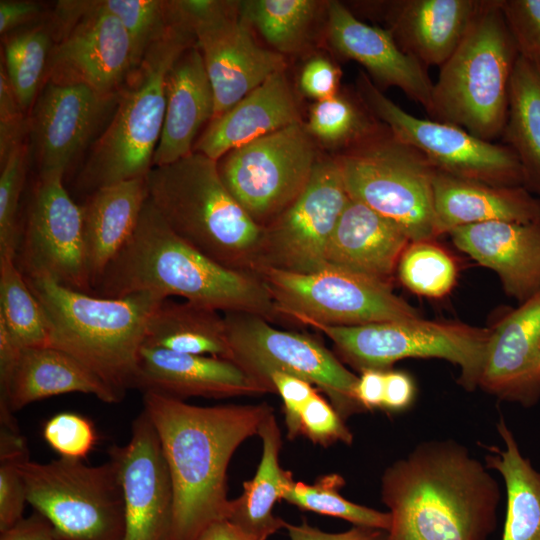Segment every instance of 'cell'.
Wrapping results in <instances>:
<instances>
[{
    "label": "cell",
    "instance_id": "6da1fadb",
    "mask_svg": "<svg viewBox=\"0 0 540 540\" xmlns=\"http://www.w3.org/2000/svg\"><path fill=\"white\" fill-rule=\"evenodd\" d=\"M143 406L159 437L172 483L167 540H197L211 524L227 520L231 457L242 442L258 434L273 409L266 403L196 406L150 391L143 393Z\"/></svg>",
    "mask_w": 540,
    "mask_h": 540
},
{
    "label": "cell",
    "instance_id": "7a4b0ae2",
    "mask_svg": "<svg viewBox=\"0 0 540 540\" xmlns=\"http://www.w3.org/2000/svg\"><path fill=\"white\" fill-rule=\"evenodd\" d=\"M498 482L454 440L420 443L387 467L386 540H487L497 526Z\"/></svg>",
    "mask_w": 540,
    "mask_h": 540
},
{
    "label": "cell",
    "instance_id": "3957f363",
    "mask_svg": "<svg viewBox=\"0 0 540 540\" xmlns=\"http://www.w3.org/2000/svg\"><path fill=\"white\" fill-rule=\"evenodd\" d=\"M137 293L177 296L224 313L282 320L256 274L227 268L192 247L171 230L148 198L133 234L92 294L122 298Z\"/></svg>",
    "mask_w": 540,
    "mask_h": 540
},
{
    "label": "cell",
    "instance_id": "277c9868",
    "mask_svg": "<svg viewBox=\"0 0 540 540\" xmlns=\"http://www.w3.org/2000/svg\"><path fill=\"white\" fill-rule=\"evenodd\" d=\"M145 179L148 200L175 234L227 268L256 274L263 228L227 190L217 161L193 151Z\"/></svg>",
    "mask_w": 540,
    "mask_h": 540
},
{
    "label": "cell",
    "instance_id": "5b68a950",
    "mask_svg": "<svg viewBox=\"0 0 540 540\" xmlns=\"http://www.w3.org/2000/svg\"><path fill=\"white\" fill-rule=\"evenodd\" d=\"M26 280L46 315L49 346L77 359L123 396L135 388L147 322L167 298L152 293L105 298L45 278Z\"/></svg>",
    "mask_w": 540,
    "mask_h": 540
},
{
    "label": "cell",
    "instance_id": "8992f818",
    "mask_svg": "<svg viewBox=\"0 0 540 540\" xmlns=\"http://www.w3.org/2000/svg\"><path fill=\"white\" fill-rule=\"evenodd\" d=\"M193 45L192 33L170 23L165 34L149 47L121 88L109 125L93 144L77 179L79 189L92 193L147 175L164 124L167 73Z\"/></svg>",
    "mask_w": 540,
    "mask_h": 540
},
{
    "label": "cell",
    "instance_id": "52a82bcc",
    "mask_svg": "<svg viewBox=\"0 0 540 540\" xmlns=\"http://www.w3.org/2000/svg\"><path fill=\"white\" fill-rule=\"evenodd\" d=\"M518 57L500 0L483 1L462 41L440 66L430 115L492 142L506 125Z\"/></svg>",
    "mask_w": 540,
    "mask_h": 540
},
{
    "label": "cell",
    "instance_id": "ba28073f",
    "mask_svg": "<svg viewBox=\"0 0 540 540\" xmlns=\"http://www.w3.org/2000/svg\"><path fill=\"white\" fill-rule=\"evenodd\" d=\"M336 159L351 198L397 224L411 242L438 236L433 203L437 169L387 126Z\"/></svg>",
    "mask_w": 540,
    "mask_h": 540
},
{
    "label": "cell",
    "instance_id": "9c48e42d",
    "mask_svg": "<svg viewBox=\"0 0 540 540\" xmlns=\"http://www.w3.org/2000/svg\"><path fill=\"white\" fill-rule=\"evenodd\" d=\"M27 502L52 525L58 540H123L125 510L116 464L90 466L58 458L19 462Z\"/></svg>",
    "mask_w": 540,
    "mask_h": 540
},
{
    "label": "cell",
    "instance_id": "30bf717a",
    "mask_svg": "<svg viewBox=\"0 0 540 540\" xmlns=\"http://www.w3.org/2000/svg\"><path fill=\"white\" fill-rule=\"evenodd\" d=\"M304 325L326 335L340 357L360 372L384 371L406 358H440L459 367V383L468 391L479 386L491 337L488 329L422 318L354 326Z\"/></svg>",
    "mask_w": 540,
    "mask_h": 540
},
{
    "label": "cell",
    "instance_id": "8fae6325",
    "mask_svg": "<svg viewBox=\"0 0 540 540\" xmlns=\"http://www.w3.org/2000/svg\"><path fill=\"white\" fill-rule=\"evenodd\" d=\"M224 318L230 361L267 393H276L271 376L281 372L316 385L343 420L365 411L356 397L359 377L316 339L277 329L254 314L227 312Z\"/></svg>",
    "mask_w": 540,
    "mask_h": 540
},
{
    "label": "cell",
    "instance_id": "7c38bea8",
    "mask_svg": "<svg viewBox=\"0 0 540 540\" xmlns=\"http://www.w3.org/2000/svg\"><path fill=\"white\" fill-rule=\"evenodd\" d=\"M256 275L281 319L302 325L354 326L421 318L391 284L343 268L328 265L303 274L263 266Z\"/></svg>",
    "mask_w": 540,
    "mask_h": 540
},
{
    "label": "cell",
    "instance_id": "4fadbf2b",
    "mask_svg": "<svg viewBox=\"0 0 540 540\" xmlns=\"http://www.w3.org/2000/svg\"><path fill=\"white\" fill-rule=\"evenodd\" d=\"M318 159L315 141L299 121L234 148L217 162L227 190L263 228L304 191Z\"/></svg>",
    "mask_w": 540,
    "mask_h": 540
},
{
    "label": "cell",
    "instance_id": "5bb4252c",
    "mask_svg": "<svg viewBox=\"0 0 540 540\" xmlns=\"http://www.w3.org/2000/svg\"><path fill=\"white\" fill-rule=\"evenodd\" d=\"M357 92L374 117L397 139L420 151L437 170L491 185L523 186L521 163L509 146L482 140L453 124L409 114L362 71L357 78Z\"/></svg>",
    "mask_w": 540,
    "mask_h": 540
},
{
    "label": "cell",
    "instance_id": "9a60e30c",
    "mask_svg": "<svg viewBox=\"0 0 540 540\" xmlns=\"http://www.w3.org/2000/svg\"><path fill=\"white\" fill-rule=\"evenodd\" d=\"M53 20L58 36L46 80L118 96L134 70L131 40L120 20L96 1H59Z\"/></svg>",
    "mask_w": 540,
    "mask_h": 540
},
{
    "label": "cell",
    "instance_id": "2e32d148",
    "mask_svg": "<svg viewBox=\"0 0 540 540\" xmlns=\"http://www.w3.org/2000/svg\"><path fill=\"white\" fill-rule=\"evenodd\" d=\"M349 198L336 157L319 158L304 191L263 227L259 268L306 274L327 267V247Z\"/></svg>",
    "mask_w": 540,
    "mask_h": 540
},
{
    "label": "cell",
    "instance_id": "e0dca14e",
    "mask_svg": "<svg viewBox=\"0 0 540 540\" xmlns=\"http://www.w3.org/2000/svg\"><path fill=\"white\" fill-rule=\"evenodd\" d=\"M15 260L26 278H45L72 290L93 293L81 205L72 200L62 177L39 178Z\"/></svg>",
    "mask_w": 540,
    "mask_h": 540
},
{
    "label": "cell",
    "instance_id": "ac0fdd59",
    "mask_svg": "<svg viewBox=\"0 0 540 540\" xmlns=\"http://www.w3.org/2000/svg\"><path fill=\"white\" fill-rule=\"evenodd\" d=\"M117 97L84 84L45 81L27 120L39 178H63Z\"/></svg>",
    "mask_w": 540,
    "mask_h": 540
},
{
    "label": "cell",
    "instance_id": "d6986e66",
    "mask_svg": "<svg viewBox=\"0 0 540 540\" xmlns=\"http://www.w3.org/2000/svg\"><path fill=\"white\" fill-rule=\"evenodd\" d=\"M109 458L116 464L122 488L123 540H167L172 483L159 437L144 410L132 422L129 441L113 445Z\"/></svg>",
    "mask_w": 540,
    "mask_h": 540
},
{
    "label": "cell",
    "instance_id": "ffe728a7",
    "mask_svg": "<svg viewBox=\"0 0 540 540\" xmlns=\"http://www.w3.org/2000/svg\"><path fill=\"white\" fill-rule=\"evenodd\" d=\"M219 117L276 72L286 68L284 55L260 46L240 17L239 1L193 31Z\"/></svg>",
    "mask_w": 540,
    "mask_h": 540
},
{
    "label": "cell",
    "instance_id": "44dd1931",
    "mask_svg": "<svg viewBox=\"0 0 540 540\" xmlns=\"http://www.w3.org/2000/svg\"><path fill=\"white\" fill-rule=\"evenodd\" d=\"M326 13L328 41L336 52L363 65L381 87L400 88L431 114L434 83L425 66L400 48L390 30L360 21L338 1L327 2Z\"/></svg>",
    "mask_w": 540,
    "mask_h": 540
},
{
    "label": "cell",
    "instance_id": "7402d4cb",
    "mask_svg": "<svg viewBox=\"0 0 540 540\" xmlns=\"http://www.w3.org/2000/svg\"><path fill=\"white\" fill-rule=\"evenodd\" d=\"M479 387L524 407L540 399V291L491 330Z\"/></svg>",
    "mask_w": 540,
    "mask_h": 540
},
{
    "label": "cell",
    "instance_id": "603a6c76",
    "mask_svg": "<svg viewBox=\"0 0 540 540\" xmlns=\"http://www.w3.org/2000/svg\"><path fill=\"white\" fill-rule=\"evenodd\" d=\"M94 395L105 403L124 396L68 353L52 346L21 349L13 364L0 372V419L26 405L66 393Z\"/></svg>",
    "mask_w": 540,
    "mask_h": 540
},
{
    "label": "cell",
    "instance_id": "cb8c5ba5",
    "mask_svg": "<svg viewBox=\"0 0 540 540\" xmlns=\"http://www.w3.org/2000/svg\"><path fill=\"white\" fill-rule=\"evenodd\" d=\"M135 388L183 400L267 393L234 362L213 356L178 353L143 345Z\"/></svg>",
    "mask_w": 540,
    "mask_h": 540
},
{
    "label": "cell",
    "instance_id": "d4e9b609",
    "mask_svg": "<svg viewBox=\"0 0 540 540\" xmlns=\"http://www.w3.org/2000/svg\"><path fill=\"white\" fill-rule=\"evenodd\" d=\"M457 248L494 270L521 303L540 291V222L492 221L449 232Z\"/></svg>",
    "mask_w": 540,
    "mask_h": 540
},
{
    "label": "cell",
    "instance_id": "484cf974",
    "mask_svg": "<svg viewBox=\"0 0 540 540\" xmlns=\"http://www.w3.org/2000/svg\"><path fill=\"white\" fill-rule=\"evenodd\" d=\"M410 242L397 224L350 197L331 235L327 265L391 284Z\"/></svg>",
    "mask_w": 540,
    "mask_h": 540
},
{
    "label": "cell",
    "instance_id": "4316f807",
    "mask_svg": "<svg viewBox=\"0 0 540 540\" xmlns=\"http://www.w3.org/2000/svg\"><path fill=\"white\" fill-rule=\"evenodd\" d=\"M301 121L285 70L271 75L225 113L213 118L193 151L218 161L230 150Z\"/></svg>",
    "mask_w": 540,
    "mask_h": 540
},
{
    "label": "cell",
    "instance_id": "83f0119b",
    "mask_svg": "<svg viewBox=\"0 0 540 540\" xmlns=\"http://www.w3.org/2000/svg\"><path fill=\"white\" fill-rule=\"evenodd\" d=\"M483 1H391L386 19L400 48L424 66L443 65L462 41Z\"/></svg>",
    "mask_w": 540,
    "mask_h": 540
},
{
    "label": "cell",
    "instance_id": "f1b7e54d",
    "mask_svg": "<svg viewBox=\"0 0 540 540\" xmlns=\"http://www.w3.org/2000/svg\"><path fill=\"white\" fill-rule=\"evenodd\" d=\"M165 94V118L153 167L173 163L192 153L199 130L214 117V93L196 44L187 48L171 66Z\"/></svg>",
    "mask_w": 540,
    "mask_h": 540
},
{
    "label": "cell",
    "instance_id": "f546056e",
    "mask_svg": "<svg viewBox=\"0 0 540 540\" xmlns=\"http://www.w3.org/2000/svg\"><path fill=\"white\" fill-rule=\"evenodd\" d=\"M433 203L438 235L492 221L540 222V200L525 187L491 185L439 170L433 180Z\"/></svg>",
    "mask_w": 540,
    "mask_h": 540
},
{
    "label": "cell",
    "instance_id": "4dcf8cb0",
    "mask_svg": "<svg viewBox=\"0 0 540 540\" xmlns=\"http://www.w3.org/2000/svg\"><path fill=\"white\" fill-rule=\"evenodd\" d=\"M148 198L145 177L100 188L81 205L86 260L93 290L133 234Z\"/></svg>",
    "mask_w": 540,
    "mask_h": 540
},
{
    "label": "cell",
    "instance_id": "1f68e13d",
    "mask_svg": "<svg viewBox=\"0 0 540 540\" xmlns=\"http://www.w3.org/2000/svg\"><path fill=\"white\" fill-rule=\"evenodd\" d=\"M258 435L262 439L260 463L254 477L243 483V493L231 500L227 520L250 540H267L285 527L286 521L273 514V506L294 480L279 463L281 432L273 413L262 422Z\"/></svg>",
    "mask_w": 540,
    "mask_h": 540
},
{
    "label": "cell",
    "instance_id": "d6a6232c",
    "mask_svg": "<svg viewBox=\"0 0 540 540\" xmlns=\"http://www.w3.org/2000/svg\"><path fill=\"white\" fill-rule=\"evenodd\" d=\"M190 301L164 299L152 312L143 345L230 360L224 315Z\"/></svg>",
    "mask_w": 540,
    "mask_h": 540
},
{
    "label": "cell",
    "instance_id": "836d02e7",
    "mask_svg": "<svg viewBox=\"0 0 540 540\" xmlns=\"http://www.w3.org/2000/svg\"><path fill=\"white\" fill-rule=\"evenodd\" d=\"M502 447H486L485 465L497 471L506 489L501 540H540V471L523 456L503 417L497 423Z\"/></svg>",
    "mask_w": 540,
    "mask_h": 540
},
{
    "label": "cell",
    "instance_id": "e575fe53",
    "mask_svg": "<svg viewBox=\"0 0 540 540\" xmlns=\"http://www.w3.org/2000/svg\"><path fill=\"white\" fill-rule=\"evenodd\" d=\"M503 134L521 163L523 186L540 194V71L520 56L510 80Z\"/></svg>",
    "mask_w": 540,
    "mask_h": 540
},
{
    "label": "cell",
    "instance_id": "d590c367",
    "mask_svg": "<svg viewBox=\"0 0 540 540\" xmlns=\"http://www.w3.org/2000/svg\"><path fill=\"white\" fill-rule=\"evenodd\" d=\"M324 2L316 0L239 1V13L274 51L284 55L307 45Z\"/></svg>",
    "mask_w": 540,
    "mask_h": 540
},
{
    "label": "cell",
    "instance_id": "8d00e7d4",
    "mask_svg": "<svg viewBox=\"0 0 540 540\" xmlns=\"http://www.w3.org/2000/svg\"><path fill=\"white\" fill-rule=\"evenodd\" d=\"M0 330L18 349L49 346L44 310L16 260L0 256Z\"/></svg>",
    "mask_w": 540,
    "mask_h": 540
},
{
    "label": "cell",
    "instance_id": "74e56055",
    "mask_svg": "<svg viewBox=\"0 0 540 540\" xmlns=\"http://www.w3.org/2000/svg\"><path fill=\"white\" fill-rule=\"evenodd\" d=\"M343 485V477L335 473L318 478L314 484L293 481L282 500L302 510L343 519L354 526L387 531L390 526L389 513L345 499L339 493Z\"/></svg>",
    "mask_w": 540,
    "mask_h": 540
},
{
    "label": "cell",
    "instance_id": "f35d334b",
    "mask_svg": "<svg viewBox=\"0 0 540 540\" xmlns=\"http://www.w3.org/2000/svg\"><path fill=\"white\" fill-rule=\"evenodd\" d=\"M370 116L373 115L361 101L358 105L338 93L316 101L305 125L314 140L329 147L350 148L378 131V125Z\"/></svg>",
    "mask_w": 540,
    "mask_h": 540
},
{
    "label": "cell",
    "instance_id": "ab89813d",
    "mask_svg": "<svg viewBox=\"0 0 540 540\" xmlns=\"http://www.w3.org/2000/svg\"><path fill=\"white\" fill-rule=\"evenodd\" d=\"M51 40L48 29L36 27L5 41V70L22 110L35 102L52 51Z\"/></svg>",
    "mask_w": 540,
    "mask_h": 540
},
{
    "label": "cell",
    "instance_id": "60d3db41",
    "mask_svg": "<svg viewBox=\"0 0 540 540\" xmlns=\"http://www.w3.org/2000/svg\"><path fill=\"white\" fill-rule=\"evenodd\" d=\"M401 282L412 292L433 298L454 286L457 267L452 256L432 240L410 242L398 263Z\"/></svg>",
    "mask_w": 540,
    "mask_h": 540
},
{
    "label": "cell",
    "instance_id": "b9f144b4",
    "mask_svg": "<svg viewBox=\"0 0 540 540\" xmlns=\"http://www.w3.org/2000/svg\"><path fill=\"white\" fill-rule=\"evenodd\" d=\"M97 5L117 17L124 25L132 44L134 69L146 51L170 26L167 1L101 0Z\"/></svg>",
    "mask_w": 540,
    "mask_h": 540
},
{
    "label": "cell",
    "instance_id": "7bdbcfd3",
    "mask_svg": "<svg viewBox=\"0 0 540 540\" xmlns=\"http://www.w3.org/2000/svg\"><path fill=\"white\" fill-rule=\"evenodd\" d=\"M29 458L20 429L1 426L0 430V533L23 518L27 502L25 483L19 462Z\"/></svg>",
    "mask_w": 540,
    "mask_h": 540
},
{
    "label": "cell",
    "instance_id": "ee69618b",
    "mask_svg": "<svg viewBox=\"0 0 540 540\" xmlns=\"http://www.w3.org/2000/svg\"><path fill=\"white\" fill-rule=\"evenodd\" d=\"M28 147L17 145L1 164L0 174V256L16 259L20 239L17 221L24 187Z\"/></svg>",
    "mask_w": 540,
    "mask_h": 540
},
{
    "label": "cell",
    "instance_id": "f6af8a7d",
    "mask_svg": "<svg viewBox=\"0 0 540 540\" xmlns=\"http://www.w3.org/2000/svg\"><path fill=\"white\" fill-rule=\"evenodd\" d=\"M47 444L66 459L83 460L95 446L92 422L77 413L61 412L48 419L42 430Z\"/></svg>",
    "mask_w": 540,
    "mask_h": 540
},
{
    "label": "cell",
    "instance_id": "bcb514c9",
    "mask_svg": "<svg viewBox=\"0 0 540 540\" xmlns=\"http://www.w3.org/2000/svg\"><path fill=\"white\" fill-rule=\"evenodd\" d=\"M519 56L540 71V0H500Z\"/></svg>",
    "mask_w": 540,
    "mask_h": 540
},
{
    "label": "cell",
    "instance_id": "7dc6e473",
    "mask_svg": "<svg viewBox=\"0 0 540 540\" xmlns=\"http://www.w3.org/2000/svg\"><path fill=\"white\" fill-rule=\"evenodd\" d=\"M301 434L324 447L336 442L350 445L353 441V435L342 417L316 391L302 410Z\"/></svg>",
    "mask_w": 540,
    "mask_h": 540
},
{
    "label": "cell",
    "instance_id": "c3c4849f",
    "mask_svg": "<svg viewBox=\"0 0 540 540\" xmlns=\"http://www.w3.org/2000/svg\"><path fill=\"white\" fill-rule=\"evenodd\" d=\"M8 79L3 65L0 69V162L6 160L10 152L20 143L24 131H28V121Z\"/></svg>",
    "mask_w": 540,
    "mask_h": 540
},
{
    "label": "cell",
    "instance_id": "681fc988",
    "mask_svg": "<svg viewBox=\"0 0 540 540\" xmlns=\"http://www.w3.org/2000/svg\"><path fill=\"white\" fill-rule=\"evenodd\" d=\"M271 382L283 401L288 438L294 439L301 434L302 410L317 390L309 382L281 372L273 373Z\"/></svg>",
    "mask_w": 540,
    "mask_h": 540
},
{
    "label": "cell",
    "instance_id": "f907efd6",
    "mask_svg": "<svg viewBox=\"0 0 540 540\" xmlns=\"http://www.w3.org/2000/svg\"><path fill=\"white\" fill-rule=\"evenodd\" d=\"M341 71L327 57L314 56L303 65L299 75L300 91L317 101L338 94Z\"/></svg>",
    "mask_w": 540,
    "mask_h": 540
},
{
    "label": "cell",
    "instance_id": "816d5d0a",
    "mask_svg": "<svg viewBox=\"0 0 540 540\" xmlns=\"http://www.w3.org/2000/svg\"><path fill=\"white\" fill-rule=\"evenodd\" d=\"M290 540H386V531L363 526H354L338 533L322 531L303 520L300 524L286 522L284 527Z\"/></svg>",
    "mask_w": 540,
    "mask_h": 540
},
{
    "label": "cell",
    "instance_id": "f5cc1de1",
    "mask_svg": "<svg viewBox=\"0 0 540 540\" xmlns=\"http://www.w3.org/2000/svg\"><path fill=\"white\" fill-rule=\"evenodd\" d=\"M415 388L411 377L401 371L385 372L383 409L400 412L414 400Z\"/></svg>",
    "mask_w": 540,
    "mask_h": 540
},
{
    "label": "cell",
    "instance_id": "db71d44e",
    "mask_svg": "<svg viewBox=\"0 0 540 540\" xmlns=\"http://www.w3.org/2000/svg\"><path fill=\"white\" fill-rule=\"evenodd\" d=\"M0 540H58L50 522L39 512L23 517L15 526L0 533Z\"/></svg>",
    "mask_w": 540,
    "mask_h": 540
},
{
    "label": "cell",
    "instance_id": "11a10c76",
    "mask_svg": "<svg viewBox=\"0 0 540 540\" xmlns=\"http://www.w3.org/2000/svg\"><path fill=\"white\" fill-rule=\"evenodd\" d=\"M385 372L377 369H366L361 372L356 385V397L365 411L382 408Z\"/></svg>",
    "mask_w": 540,
    "mask_h": 540
},
{
    "label": "cell",
    "instance_id": "9f6ffc18",
    "mask_svg": "<svg viewBox=\"0 0 540 540\" xmlns=\"http://www.w3.org/2000/svg\"><path fill=\"white\" fill-rule=\"evenodd\" d=\"M41 12V6L34 1L1 0L0 33L6 34L13 29L30 22Z\"/></svg>",
    "mask_w": 540,
    "mask_h": 540
},
{
    "label": "cell",
    "instance_id": "6f0895ef",
    "mask_svg": "<svg viewBox=\"0 0 540 540\" xmlns=\"http://www.w3.org/2000/svg\"><path fill=\"white\" fill-rule=\"evenodd\" d=\"M197 540H250L228 520H221L205 529Z\"/></svg>",
    "mask_w": 540,
    "mask_h": 540
}]
</instances>
